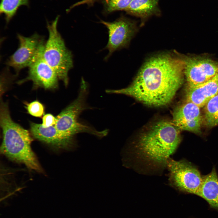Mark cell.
Returning <instances> with one entry per match:
<instances>
[{
    "label": "cell",
    "mask_w": 218,
    "mask_h": 218,
    "mask_svg": "<svg viewBox=\"0 0 218 218\" xmlns=\"http://www.w3.org/2000/svg\"><path fill=\"white\" fill-rule=\"evenodd\" d=\"M184 68L183 60L169 54L157 55L146 61L128 87L106 92L130 96L149 106L165 105L182 84Z\"/></svg>",
    "instance_id": "6da1fadb"
},
{
    "label": "cell",
    "mask_w": 218,
    "mask_h": 218,
    "mask_svg": "<svg viewBox=\"0 0 218 218\" xmlns=\"http://www.w3.org/2000/svg\"><path fill=\"white\" fill-rule=\"evenodd\" d=\"M0 125L3 140L2 153L10 160L22 163L28 168L41 172L42 169L32 151L29 132L12 119L7 104L2 102Z\"/></svg>",
    "instance_id": "7a4b0ae2"
},
{
    "label": "cell",
    "mask_w": 218,
    "mask_h": 218,
    "mask_svg": "<svg viewBox=\"0 0 218 218\" xmlns=\"http://www.w3.org/2000/svg\"><path fill=\"white\" fill-rule=\"evenodd\" d=\"M179 130L172 123L156 122L139 137L137 144L139 154L152 163L166 165L180 142Z\"/></svg>",
    "instance_id": "3957f363"
},
{
    "label": "cell",
    "mask_w": 218,
    "mask_h": 218,
    "mask_svg": "<svg viewBox=\"0 0 218 218\" xmlns=\"http://www.w3.org/2000/svg\"><path fill=\"white\" fill-rule=\"evenodd\" d=\"M88 93V85L82 79L77 98L56 117L54 125L62 134L74 138L77 134L82 133H88L99 138L107 135V130L99 131L79 121L80 114L88 108L86 102Z\"/></svg>",
    "instance_id": "277c9868"
},
{
    "label": "cell",
    "mask_w": 218,
    "mask_h": 218,
    "mask_svg": "<svg viewBox=\"0 0 218 218\" xmlns=\"http://www.w3.org/2000/svg\"><path fill=\"white\" fill-rule=\"evenodd\" d=\"M59 18L58 16L51 23H47L48 37L45 45L43 56L55 71L59 80L66 86L68 83V72L73 66V55L57 29Z\"/></svg>",
    "instance_id": "5b68a950"
},
{
    "label": "cell",
    "mask_w": 218,
    "mask_h": 218,
    "mask_svg": "<svg viewBox=\"0 0 218 218\" xmlns=\"http://www.w3.org/2000/svg\"><path fill=\"white\" fill-rule=\"evenodd\" d=\"M173 184L180 190L197 195L203 179L198 169L186 161L169 158L167 164Z\"/></svg>",
    "instance_id": "8992f818"
},
{
    "label": "cell",
    "mask_w": 218,
    "mask_h": 218,
    "mask_svg": "<svg viewBox=\"0 0 218 218\" xmlns=\"http://www.w3.org/2000/svg\"><path fill=\"white\" fill-rule=\"evenodd\" d=\"M17 37L18 48L8 59L6 64L18 74L22 69L28 67L45 43L43 37L36 33L28 37L18 34Z\"/></svg>",
    "instance_id": "52a82bcc"
},
{
    "label": "cell",
    "mask_w": 218,
    "mask_h": 218,
    "mask_svg": "<svg viewBox=\"0 0 218 218\" xmlns=\"http://www.w3.org/2000/svg\"><path fill=\"white\" fill-rule=\"evenodd\" d=\"M100 23L108 30V41L105 48L109 51L105 58L107 60L115 51L127 46L136 30V25L133 21L124 16L111 22L100 20Z\"/></svg>",
    "instance_id": "ba28073f"
},
{
    "label": "cell",
    "mask_w": 218,
    "mask_h": 218,
    "mask_svg": "<svg viewBox=\"0 0 218 218\" xmlns=\"http://www.w3.org/2000/svg\"><path fill=\"white\" fill-rule=\"evenodd\" d=\"M44 48L38 52L28 67L27 77L19 83L31 81L34 86L48 89L58 87L59 79L55 71L44 58Z\"/></svg>",
    "instance_id": "9c48e42d"
},
{
    "label": "cell",
    "mask_w": 218,
    "mask_h": 218,
    "mask_svg": "<svg viewBox=\"0 0 218 218\" xmlns=\"http://www.w3.org/2000/svg\"><path fill=\"white\" fill-rule=\"evenodd\" d=\"M183 60L187 86L202 84L218 74V63L210 59L189 57Z\"/></svg>",
    "instance_id": "30bf717a"
},
{
    "label": "cell",
    "mask_w": 218,
    "mask_h": 218,
    "mask_svg": "<svg viewBox=\"0 0 218 218\" xmlns=\"http://www.w3.org/2000/svg\"><path fill=\"white\" fill-rule=\"evenodd\" d=\"M200 108L192 102L186 101L174 110L172 123L179 130L200 133L202 118Z\"/></svg>",
    "instance_id": "8fae6325"
},
{
    "label": "cell",
    "mask_w": 218,
    "mask_h": 218,
    "mask_svg": "<svg viewBox=\"0 0 218 218\" xmlns=\"http://www.w3.org/2000/svg\"><path fill=\"white\" fill-rule=\"evenodd\" d=\"M30 130L35 138L58 148L71 149L77 146L75 138L62 134L54 125L45 128L43 127L41 124L31 123L30 124Z\"/></svg>",
    "instance_id": "7c38bea8"
},
{
    "label": "cell",
    "mask_w": 218,
    "mask_h": 218,
    "mask_svg": "<svg viewBox=\"0 0 218 218\" xmlns=\"http://www.w3.org/2000/svg\"><path fill=\"white\" fill-rule=\"evenodd\" d=\"M186 101L192 102L200 107H204L218 93V74L200 84L187 86Z\"/></svg>",
    "instance_id": "4fadbf2b"
},
{
    "label": "cell",
    "mask_w": 218,
    "mask_h": 218,
    "mask_svg": "<svg viewBox=\"0 0 218 218\" xmlns=\"http://www.w3.org/2000/svg\"><path fill=\"white\" fill-rule=\"evenodd\" d=\"M159 0H132L124 11L127 14L136 16L144 21L150 17L160 16L161 11Z\"/></svg>",
    "instance_id": "5bb4252c"
},
{
    "label": "cell",
    "mask_w": 218,
    "mask_h": 218,
    "mask_svg": "<svg viewBox=\"0 0 218 218\" xmlns=\"http://www.w3.org/2000/svg\"><path fill=\"white\" fill-rule=\"evenodd\" d=\"M197 195L205 199L211 207L218 210V177L214 167L210 173L203 177Z\"/></svg>",
    "instance_id": "9a60e30c"
},
{
    "label": "cell",
    "mask_w": 218,
    "mask_h": 218,
    "mask_svg": "<svg viewBox=\"0 0 218 218\" xmlns=\"http://www.w3.org/2000/svg\"><path fill=\"white\" fill-rule=\"evenodd\" d=\"M204 107V120L206 126L212 127L218 125V93L211 98Z\"/></svg>",
    "instance_id": "2e32d148"
},
{
    "label": "cell",
    "mask_w": 218,
    "mask_h": 218,
    "mask_svg": "<svg viewBox=\"0 0 218 218\" xmlns=\"http://www.w3.org/2000/svg\"><path fill=\"white\" fill-rule=\"evenodd\" d=\"M28 0H2L0 12L5 15L8 23L15 15L18 8L23 5H27Z\"/></svg>",
    "instance_id": "e0dca14e"
},
{
    "label": "cell",
    "mask_w": 218,
    "mask_h": 218,
    "mask_svg": "<svg viewBox=\"0 0 218 218\" xmlns=\"http://www.w3.org/2000/svg\"><path fill=\"white\" fill-rule=\"evenodd\" d=\"M132 0H103L104 13L108 14L117 11H125Z\"/></svg>",
    "instance_id": "ac0fdd59"
},
{
    "label": "cell",
    "mask_w": 218,
    "mask_h": 218,
    "mask_svg": "<svg viewBox=\"0 0 218 218\" xmlns=\"http://www.w3.org/2000/svg\"><path fill=\"white\" fill-rule=\"evenodd\" d=\"M26 108L28 113L36 117H40L44 113L43 105L39 101H35L26 104Z\"/></svg>",
    "instance_id": "d6986e66"
},
{
    "label": "cell",
    "mask_w": 218,
    "mask_h": 218,
    "mask_svg": "<svg viewBox=\"0 0 218 218\" xmlns=\"http://www.w3.org/2000/svg\"><path fill=\"white\" fill-rule=\"evenodd\" d=\"M56 121V117L51 114H47L43 116L41 124L43 127H48L54 125Z\"/></svg>",
    "instance_id": "ffe728a7"
},
{
    "label": "cell",
    "mask_w": 218,
    "mask_h": 218,
    "mask_svg": "<svg viewBox=\"0 0 218 218\" xmlns=\"http://www.w3.org/2000/svg\"><path fill=\"white\" fill-rule=\"evenodd\" d=\"M98 0H82L72 5L67 10L68 12L70 11L71 9L75 7L81 5L86 4L89 6H92L94 2Z\"/></svg>",
    "instance_id": "44dd1931"
}]
</instances>
